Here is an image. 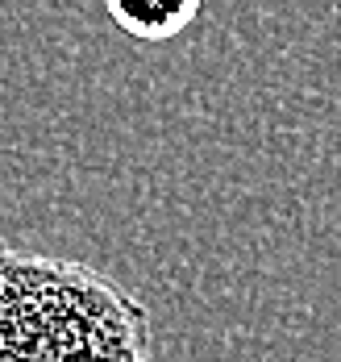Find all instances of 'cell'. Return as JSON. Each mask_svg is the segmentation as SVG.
Segmentation results:
<instances>
[{"mask_svg": "<svg viewBox=\"0 0 341 362\" xmlns=\"http://www.w3.org/2000/svg\"><path fill=\"white\" fill-rule=\"evenodd\" d=\"M0 362H150V313L83 262L0 242Z\"/></svg>", "mask_w": 341, "mask_h": 362, "instance_id": "1", "label": "cell"}, {"mask_svg": "<svg viewBox=\"0 0 341 362\" xmlns=\"http://www.w3.org/2000/svg\"><path fill=\"white\" fill-rule=\"evenodd\" d=\"M204 0H104V13L121 34L138 42H171L200 17Z\"/></svg>", "mask_w": 341, "mask_h": 362, "instance_id": "2", "label": "cell"}]
</instances>
